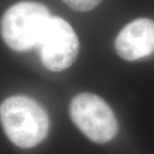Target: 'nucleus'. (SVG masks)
Wrapping results in <instances>:
<instances>
[{
  "label": "nucleus",
  "mask_w": 154,
  "mask_h": 154,
  "mask_svg": "<svg viewBox=\"0 0 154 154\" xmlns=\"http://www.w3.org/2000/svg\"><path fill=\"white\" fill-rule=\"evenodd\" d=\"M0 123L6 137L24 149L43 142L50 128V119L44 107L26 95H14L2 101Z\"/></svg>",
  "instance_id": "f257e3e1"
},
{
  "label": "nucleus",
  "mask_w": 154,
  "mask_h": 154,
  "mask_svg": "<svg viewBox=\"0 0 154 154\" xmlns=\"http://www.w3.org/2000/svg\"><path fill=\"white\" fill-rule=\"evenodd\" d=\"M51 18L45 5L22 1L12 5L3 14L0 31L5 44L17 52L37 47Z\"/></svg>",
  "instance_id": "f03ea898"
},
{
  "label": "nucleus",
  "mask_w": 154,
  "mask_h": 154,
  "mask_svg": "<svg viewBox=\"0 0 154 154\" xmlns=\"http://www.w3.org/2000/svg\"><path fill=\"white\" fill-rule=\"evenodd\" d=\"M69 115L76 127L94 143L109 142L118 132V122L113 110L96 94L83 92L73 97Z\"/></svg>",
  "instance_id": "7ed1b4c3"
},
{
  "label": "nucleus",
  "mask_w": 154,
  "mask_h": 154,
  "mask_svg": "<svg viewBox=\"0 0 154 154\" xmlns=\"http://www.w3.org/2000/svg\"><path fill=\"white\" fill-rule=\"evenodd\" d=\"M37 47L43 65L50 71L59 72L75 62L79 52V41L67 21L51 16Z\"/></svg>",
  "instance_id": "20e7f679"
},
{
  "label": "nucleus",
  "mask_w": 154,
  "mask_h": 154,
  "mask_svg": "<svg viewBox=\"0 0 154 154\" xmlns=\"http://www.w3.org/2000/svg\"><path fill=\"white\" fill-rule=\"evenodd\" d=\"M117 54L127 61H135L154 52V21L138 18L128 23L115 40Z\"/></svg>",
  "instance_id": "39448f33"
},
{
  "label": "nucleus",
  "mask_w": 154,
  "mask_h": 154,
  "mask_svg": "<svg viewBox=\"0 0 154 154\" xmlns=\"http://www.w3.org/2000/svg\"><path fill=\"white\" fill-rule=\"evenodd\" d=\"M102 0H63V2L75 11L86 12L94 9Z\"/></svg>",
  "instance_id": "423d86ee"
}]
</instances>
